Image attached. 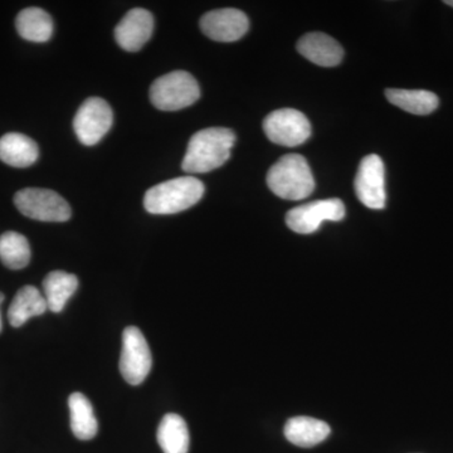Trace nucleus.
<instances>
[{
	"label": "nucleus",
	"instance_id": "1",
	"mask_svg": "<svg viewBox=\"0 0 453 453\" xmlns=\"http://www.w3.org/2000/svg\"><path fill=\"white\" fill-rule=\"evenodd\" d=\"M235 135L226 127H208L189 140L181 168L188 174H204L219 168L231 157Z\"/></svg>",
	"mask_w": 453,
	"mask_h": 453
},
{
	"label": "nucleus",
	"instance_id": "2",
	"mask_svg": "<svg viewBox=\"0 0 453 453\" xmlns=\"http://www.w3.org/2000/svg\"><path fill=\"white\" fill-rule=\"evenodd\" d=\"M204 195V184L195 177L170 179L157 184L144 196V207L150 214H175L189 210L201 201Z\"/></svg>",
	"mask_w": 453,
	"mask_h": 453
},
{
	"label": "nucleus",
	"instance_id": "3",
	"mask_svg": "<svg viewBox=\"0 0 453 453\" xmlns=\"http://www.w3.org/2000/svg\"><path fill=\"white\" fill-rule=\"evenodd\" d=\"M267 186L280 198L301 201L312 195L315 180L305 157L288 154L268 170Z\"/></svg>",
	"mask_w": 453,
	"mask_h": 453
},
{
	"label": "nucleus",
	"instance_id": "4",
	"mask_svg": "<svg viewBox=\"0 0 453 453\" xmlns=\"http://www.w3.org/2000/svg\"><path fill=\"white\" fill-rule=\"evenodd\" d=\"M201 97V88L192 74L174 71L155 80L150 88V101L162 111H178L192 106Z\"/></svg>",
	"mask_w": 453,
	"mask_h": 453
},
{
	"label": "nucleus",
	"instance_id": "5",
	"mask_svg": "<svg viewBox=\"0 0 453 453\" xmlns=\"http://www.w3.org/2000/svg\"><path fill=\"white\" fill-rule=\"evenodd\" d=\"M17 210L28 219L41 222H65L71 207L58 193L43 188H26L14 196Z\"/></svg>",
	"mask_w": 453,
	"mask_h": 453
},
{
	"label": "nucleus",
	"instance_id": "6",
	"mask_svg": "<svg viewBox=\"0 0 453 453\" xmlns=\"http://www.w3.org/2000/svg\"><path fill=\"white\" fill-rule=\"evenodd\" d=\"M153 366L150 348L144 334L135 326L122 333V350L119 368L124 380L131 386H140Z\"/></svg>",
	"mask_w": 453,
	"mask_h": 453
},
{
	"label": "nucleus",
	"instance_id": "7",
	"mask_svg": "<svg viewBox=\"0 0 453 453\" xmlns=\"http://www.w3.org/2000/svg\"><path fill=\"white\" fill-rule=\"evenodd\" d=\"M264 131L273 144L295 148L310 138L311 124L303 112L294 109H281L266 116Z\"/></svg>",
	"mask_w": 453,
	"mask_h": 453
},
{
	"label": "nucleus",
	"instance_id": "8",
	"mask_svg": "<svg viewBox=\"0 0 453 453\" xmlns=\"http://www.w3.org/2000/svg\"><path fill=\"white\" fill-rule=\"evenodd\" d=\"M111 107L100 97H89L80 106L73 119L77 139L86 146L96 145L111 129Z\"/></svg>",
	"mask_w": 453,
	"mask_h": 453
},
{
	"label": "nucleus",
	"instance_id": "9",
	"mask_svg": "<svg viewBox=\"0 0 453 453\" xmlns=\"http://www.w3.org/2000/svg\"><path fill=\"white\" fill-rule=\"evenodd\" d=\"M345 205L338 198L324 199L294 208L286 214V225L299 234H311L325 220L344 219Z\"/></svg>",
	"mask_w": 453,
	"mask_h": 453
},
{
	"label": "nucleus",
	"instance_id": "10",
	"mask_svg": "<svg viewBox=\"0 0 453 453\" xmlns=\"http://www.w3.org/2000/svg\"><path fill=\"white\" fill-rule=\"evenodd\" d=\"M386 170L383 160L378 155L371 154L360 162L354 189L357 199L371 210H383L386 207Z\"/></svg>",
	"mask_w": 453,
	"mask_h": 453
},
{
	"label": "nucleus",
	"instance_id": "11",
	"mask_svg": "<svg viewBox=\"0 0 453 453\" xmlns=\"http://www.w3.org/2000/svg\"><path fill=\"white\" fill-rule=\"evenodd\" d=\"M201 29L211 40L228 43L241 40L249 32L250 20L238 9H217L202 17Z\"/></svg>",
	"mask_w": 453,
	"mask_h": 453
},
{
	"label": "nucleus",
	"instance_id": "12",
	"mask_svg": "<svg viewBox=\"0 0 453 453\" xmlns=\"http://www.w3.org/2000/svg\"><path fill=\"white\" fill-rule=\"evenodd\" d=\"M153 31V14L146 9L134 8L116 26L115 38L122 50L138 52L150 40Z\"/></svg>",
	"mask_w": 453,
	"mask_h": 453
},
{
	"label": "nucleus",
	"instance_id": "13",
	"mask_svg": "<svg viewBox=\"0 0 453 453\" xmlns=\"http://www.w3.org/2000/svg\"><path fill=\"white\" fill-rule=\"evenodd\" d=\"M297 50L312 64L335 67L342 61L344 50L338 41L325 33H308L297 42Z\"/></svg>",
	"mask_w": 453,
	"mask_h": 453
},
{
	"label": "nucleus",
	"instance_id": "14",
	"mask_svg": "<svg viewBox=\"0 0 453 453\" xmlns=\"http://www.w3.org/2000/svg\"><path fill=\"white\" fill-rule=\"evenodd\" d=\"M35 140L19 133H9L0 138V160L14 168H28L38 160Z\"/></svg>",
	"mask_w": 453,
	"mask_h": 453
},
{
	"label": "nucleus",
	"instance_id": "15",
	"mask_svg": "<svg viewBox=\"0 0 453 453\" xmlns=\"http://www.w3.org/2000/svg\"><path fill=\"white\" fill-rule=\"evenodd\" d=\"M329 425L311 417H294L286 422L283 434L292 445L310 449L324 442L329 437Z\"/></svg>",
	"mask_w": 453,
	"mask_h": 453
},
{
	"label": "nucleus",
	"instance_id": "16",
	"mask_svg": "<svg viewBox=\"0 0 453 453\" xmlns=\"http://www.w3.org/2000/svg\"><path fill=\"white\" fill-rule=\"evenodd\" d=\"M49 310L46 299L35 286H25L17 292L8 310V320L13 327H20L33 316L43 315Z\"/></svg>",
	"mask_w": 453,
	"mask_h": 453
},
{
	"label": "nucleus",
	"instance_id": "17",
	"mask_svg": "<svg viewBox=\"0 0 453 453\" xmlns=\"http://www.w3.org/2000/svg\"><path fill=\"white\" fill-rule=\"evenodd\" d=\"M386 96L392 105L413 115H429L440 105L437 95L426 89L388 88Z\"/></svg>",
	"mask_w": 453,
	"mask_h": 453
},
{
	"label": "nucleus",
	"instance_id": "18",
	"mask_svg": "<svg viewBox=\"0 0 453 453\" xmlns=\"http://www.w3.org/2000/svg\"><path fill=\"white\" fill-rule=\"evenodd\" d=\"M157 443L164 453L189 451V429L183 417L175 413H168L163 417L157 428Z\"/></svg>",
	"mask_w": 453,
	"mask_h": 453
},
{
	"label": "nucleus",
	"instance_id": "19",
	"mask_svg": "<svg viewBox=\"0 0 453 453\" xmlns=\"http://www.w3.org/2000/svg\"><path fill=\"white\" fill-rule=\"evenodd\" d=\"M79 288V279L65 271H52L43 281L44 299L50 311L61 312Z\"/></svg>",
	"mask_w": 453,
	"mask_h": 453
},
{
	"label": "nucleus",
	"instance_id": "20",
	"mask_svg": "<svg viewBox=\"0 0 453 453\" xmlns=\"http://www.w3.org/2000/svg\"><path fill=\"white\" fill-rule=\"evenodd\" d=\"M16 27L20 37L35 43H44L53 35L52 18L37 7L23 9L17 16Z\"/></svg>",
	"mask_w": 453,
	"mask_h": 453
},
{
	"label": "nucleus",
	"instance_id": "21",
	"mask_svg": "<svg viewBox=\"0 0 453 453\" xmlns=\"http://www.w3.org/2000/svg\"><path fill=\"white\" fill-rule=\"evenodd\" d=\"M68 407L71 414V429L74 436L81 441L92 440L96 436L98 422L88 396L82 393H73L68 398Z\"/></svg>",
	"mask_w": 453,
	"mask_h": 453
},
{
	"label": "nucleus",
	"instance_id": "22",
	"mask_svg": "<svg viewBox=\"0 0 453 453\" xmlns=\"http://www.w3.org/2000/svg\"><path fill=\"white\" fill-rule=\"evenodd\" d=\"M0 259L11 270H22L31 261V247L25 235L5 232L0 235Z\"/></svg>",
	"mask_w": 453,
	"mask_h": 453
},
{
	"label": "nucleus",
	"instance_id": "23",
	"mask_svg": "<svg viewBox=\"0 0 453 453\" xmlns=\"http://www.w3.org/2000/svg\"><path fill=\"white\" fill-rule=\"evenodd\" d=\"M3 301H4V295L0 292V306H2ZM3 323H2V312H0V333H2Z\"/></svg>",
	"mask_w": 453,
	"mask_h": 453
},
{
	"label": "nucleus",
	"instance_id": "24",
	"mask_svg": "<svg viewBox=\"0 0 453 453\" xmlns=\"http://www.w3.org/2000/svg\"><path fill=\"white\" fill-rule=\"evenodd\" d=\"M445 4L449 5V7L453 8V0H446Z\"/></svg>",
	"mask_w": 453,
	"mask_h": 453
}]
</instances>
